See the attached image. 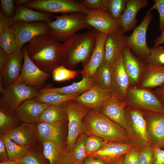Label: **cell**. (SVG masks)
Masks as SVG:
<instances>
[{"label":"cell","mask_w":164,"mask_h":164,"mask_svg":"<svg viewBox=\"0 0 164 164\" xmlns=\"http://www.w3.org/2000/svg\"><path fill=\"white\" fill-rule=\"evenodd\" d=\"M85 15L74 13L53 16L55 20L46 23L50 28V33L60 42H65L79 30L91 27L85 22Z\"/></svg>","instance_id":"obj_4"},{"label":"cell","mask_w":164,"mask_h":164,"mask_svg":"<svg viewBox=\"0 0 164 164\" xmlns=\"http://www.w3.org/2000/svg\"><path fill=\"white\" fill-rule=\"evenodd\" d=\"M81 164H108L105 161L100 159L91 157H87Z\"/></svg>","instance_id":"obj_51"},{"label":"cell","mask_w":164,"mask_h":164,"mask_svg":"<svg viewBox=\"0 0 164 164\" xmlns=\"http://www.w3.org/2000/svg\"><path fill=\"white\" fill-rule=\"evenodd\" d=\"M152 91L162 102L164 98V84L161 86L155 88Z\"/></svg>","instance_id":"obj_52"},{"label":"cell","mask_w":164,"mask_h":164,"mask_svg":"<svg viewBox=\"0 0 164 164\" xmlns=\"http://www.w3.org/2000/svg\"><path fill=\"white\" fill-rule=\"evenodd\" d=\"M149 56L144 61L147 64L157 66H164V46L150 47Z\"/></svg>","instance_id":"obj_40"},{"label":"cell","mask_w":164,"mask_h":164,"mask_svg":"<svg viewBox=\"0 0 164 164\" xmlns=\"http://www.w3.org/2000/svg\"><path fill=\"white\" fill-rule=\"evenodd\" d=\"M9 160L7 150L2 136L0 135V162Z\"/></svg>","instance_id":"obj_49"},{"label":"cell","mask_w":164,"mask_h":164,"mask_svg":"<svg viewBox=\"0 0 164 164\" xmlns=\"http://www.w3.org/2000/svg\"><path fill=\"white\" fill-rule=\"evenodd\" d=\"M124 155L122 156L111 164H123V159Z\"/></svg>","instance_id":"obj_56"},{"label":"cell","mask_w":164,"mask_h":164,"mask_svg":"<svg viewBox=\"0 0 164 164\" xmlns=\"http://www.w3.org/2000/svg\"><path fill=\"white\" fill-rule=\"evenodd\" d=\"M107 142L98 136L92 135L87 136L84 143L86 154L97 152L100 150Z\"/></svg>","instance_id":"obj_41"},{"label":"cell","mask_w":164,"mask_h":164,"mask_svg":"<svg viewBox=\"0 0 164 164\" xmlns=\"http://www.w3.org/2000/svg\"><path fill=\"white\" fill-rule=\"evenodd\" d=\"M128 103L142 110L164 112V105L162 102L149 89L137 87H130L127 94Z\"/></svg>","instance_id":"obj_9"},{"label":"cell","mask_w":164,"mask_h":164,"mask_svg":"<svg viewBox=\"0 0 164 164\" xmlns=\"http://www.w3.org/2000/svg\"><path fill=\"white\" fill-rule=\"evenodd\" d=\"M123 61L130 87H137L140 84L145 68L146 63L137 57L126 46L123 51Z\"/></svg>","instance_id":"obj_18"},{"label":"cell","mask_w":164,"mask_h":164,"mask_svg":"<svg viewBox=\"0 0 164 164\" xmlns=\"http://www.w3.org/2000/svg\"><path fill=\"white\" fill-rule=\"evenodd\" d=\"M141 110L146 120L147 134L151 145L161 148L164 139V112Z\"/></svg>","instance_id":"obj_17"},{"label":"cell","mask_w":164,"mask_h":164,"mask_svg":"<svg viewBox=\"0 0 164 164\" xmlns=\"http://www.w3.org/2000/svg\"><path fill=\"white\" fill-rule=\"evenodd\" d=\"M93 84L94 82L91 77H84L80 81L74 82L68 86L59 88H42L38 92L39 93H53L63 95L81 94L89 90Z\"/></svg>","instance_id":"obj_31"},{"label":"cell","mask_w":164,"mask_h":164,"mask_svg":"<svg viewBox=\"0 0 164 164\" xmlns=\"http://www.w3.org/2000/svg\"><path fill=\"white\" fill-rule=\"evenodd\" d=\"M10 26L15 32L18 48H22L25 43L37 36L50 33L49 26L43 22L19 21Z\"/></svg>","instance_id":"obj_12"},{"label":"cell","mask_w":164,"mask_h":164,"mask_svg":"<svg viewBox=\"0 0 164 164\" xmlns=\"http://www.w3.org/2000/svg\"><path fill=\"white\" fill-rule=\"evenodd\" d=\"M164 84V66H154L146 63L139 87L152 89L159 87Z\"/></svg>","instance_id":"obj_29"},{"label":"cell","mask_w":164,"mask_h":164,"mask_svg":"<svg viewBox=\"0 0 164 164\" xmlns=\"http://www.w3.org/2000/svg\"><path fill=\"white\" fill-rule=\"evenodd\" d=\"M53 16L51 13L34 10L31 8L21 5L16 7L15 15L10 19V25L19 21L29 22H50L54 20L52 19Z\"/></svg>","instance_id":"obj_28"},{"label":"cell","mask_w":164,"mask_h":164,"mask_svg":"<svg viewBox=\"0 0 164 164\" xmlns=\"http://www.w3.org/2000/svg\"><path fill=\"white\" fill-rule=\"evenodd\" d=\"M153 5L147 12H150L153 9H156L159 15V31H162L164 26V0H154Z\"/></svg>","instance_id":"obj_45"},{"label":"cell","mask_w":164,"mask_h":164,"mask_svg":"<svg viewBox=\"0 0 164 164\" xmlns=\"http://www.w3.org/2000/svg\"><path fill=\"white\" fill-rule=\"evenodd\" d=\"M154 153V164H164V150L157 146H153Z\"/></svg>","instance_id":"obj_48"},{"label":"cell","mask_w":164,"mask_h":164,"mask_svg":"<svg viewBox=\"0 0 164 164\" xmlns=\"http://www.w3.org/2000/svg\"><path fill=\"white\" fill-rule=\"evenodd\" d=\"M87 136L82 133L71 150L67 152L57 164H81L87 157L84 143Z\"/></svg>","instance_id":"obj_32"},{"label":"cell","mask_w":164,"mask_h":164,"mask_svg":"<svg viewBox=\"0 0 164 164\" xmlns=\"http://www.w3.org/2000/svg\"><path fill=\"white\" fill-rule=\"evenodd\" d=\"M0 97L14 110L24 102L33 99L39 93L37 89L18 81L0 88Z\"/></svg>","instance_id":"obj_10"},{"label":"cell","mask_w":164,"mask_h":164,"mask_svg":"<svg viewBox=\"0 0 164 164\" xmlns=\"http://www.w3.org/2000/svg\"><path fill=\"white\" fill-rule=\"evenodd\" d=\"M49 105L32 99L22 103L15 110V112L22 122L36 125L39 122V117L42 113Z\"/></svg>","instance_id":"obj_22"},{"label":"cell","mask_w":164,"mask_h":164,"mask_svg":"<svg viewBox=\"0 0 164 164\" xmlns=\"http://www.w3.org/2000/svg\"><path fill=\"white\" fill-rule=\"evenodd\" d=\"M0 164H21L18 161L15 160H8L7 161L1 162Z\"/></svg>","instance_id":"obj_55"},{"label":"cell","mask_w":164,"mask_h":164,"mask_svg":"<svg viewBox=\"0 0 164 164\" xmlns=\"http://www.w3.org/2000/svg\"><path fill=\"white\" fill-rule=\"evenodd\" d=\"M127 0H102L104 11L118 20L125 9Z\"/></svg>","instance_id":"obj_38"},{"label":"cell","mask_w":164,"mask_h":164,"mask_svg":"<svg viewBox=\"0 0 164 164\" xmlns=\"http://www.w3.org/2000/svg\"><path fill=\"white\" fill-rule=\"evenodd\" d=\"M6 134L16 143L32 150L35 149L40 141L36 125L22 122Z\"/></svg>","instance_id":"obj_16"},{"label":"cell","mask_w":164,"mask_h":164,"mask_svg":"<svg viewBox=\"0 0 164 164\" xmlns=\"http://www.w3.org/2000/svg\"><path fill=\"white\" fill-rule=\"evenodd\" d=\"M164 147V139L162 142L161 146V148L162 147Z\"/></svg>","instance_id":"obj_57"},{"label":"cell","mask_w":164,"mask_h":164,"mask_svg":"<svg viewBox=\"0 0 164 164\" xmlns=\"http://www.w3.org/2000/svg\"><path fill=\"white\" fill-rule=\"evenodd\" d=\"M162 103L163 105H164V98L162 99Z\"/></svg>","instance_id":"obj_58"},{"label":"cell","mask_w":164,"mask_h":164,"mask_svg":"<svg viewBox=\"0 0 164 164\" xmlns=\"http://www.w3.org/2000/svg\"><path fill=\"white\" fill-rule=\"evenodd\" d=\"M52 74L54 81L62 82L74 79L77 77L78 72L60 65L52 71Z\"/></svg>","instance_id":"obj_39"},{"label":"cell","mask_w":164,"mask_h":164,"mask_svg":"<svg viewBox=\"0 0 164 164\" xmlns=\"http://www.w3.org/2000/svg\"><path fill=\"white\" fill-rule=\"evenodd\" d=\"M22 123L17 116L15 110L0 97V135L6 134Z\"/></svg>","instance_id":"obj_30"},{"label":"cell","mask_w":164,"mask_h":164,"mask_svg":"<svg viewBox=\"0 0 164 164\" xmlns=\"http://www.w3.org/2000/svg\"><path fill=\"white\" fill-rule=\"evenodd\" d=\"M111 67L112 75L110 94L120 100L127 101L126 94L130 86L123 65V52L117 58Z\"/></svg>","instance_id":"obj_13"},{"label":"cell","mask_w":164,"mask_h":164,"mask_svg":"<svg viewBox=\"0 0 164 164\" xmlns=\"http://www.w3.org/2000/svg\"><path fill=\"white\" fill-rule=\"evenodd\" d=\"M23 5L50 13H81L87 15L89 12V9L82 3L74 0H29Z\"/></svg>","instance_id":"obj_7"},{"label":"cell","mask_w":164,"mask_h":164,"mask_svg":"<svg viewBox=\"0 0 164 164\" xmlns=\"http://www.w3.org/2000/svg\"><path fill=\"white\" fill-rule=\"evenodd\" d=\"M0 11L5 17L12 18L15 15L16 7L15 0H0Z\"/></svg>","instance_id":"obj_44"},{"label":"cell","mask_w":164,"mask_h":164,"mask_svg":"<svg viewBox=\"0 0 164 164\" xmlns=\"http://www.w3.org/2000/svg\"><path fill=\"white\" fill-rule=\"evenodd\" d=\"M68 120L64 104L49 105L42 112L39 122L48 124L64 122Z\"/></svg>","instance_id":"obj_33"},{"label":"cell","mask_w":164,"mask_h":164,"mask_svg":"<svg viewBox=\"0 0 164 164\" xmlns=\"http://www.w3.org/2000/svg\"><path fill=\"white\" fill-rule=\"evenodd\" d=\"M139 152V164H154V153L152 145L142 148Z\"/></svg>","instance_id":"obj_43"},{"label":"cell","mask_w":164,"mask_h":164,"mask_svg":"<svg viewBox=\"0 0 164 164\" xmlns=\"http://www.w3.org/2000/svg\"><path fill=\"white\" fill-rule=\"evenodd\" d=\"M161 32V35L155 40L153 47L159 46L164 43V26Z\"/></svg>","instance_id":"obj_53"},{"label":"cell","mask_w":164,"mask_h":164,"mask_svg":"<svg viewBox=\"0 0 164 164\" xmlns=\"http://www.w3.org/2000/svg\"><path fill=\"white\" fill-rule=\"evenodd\" d=\"M82 133L98 136L107 142L131 144L125 130L97 109H90L84 117Z\"/></svg>","instance_id":"obj_2"},{"label":"cell","mask_w":164,"mask_h":164,"mask_svg":"<svg viewBox=\"0 0 164 164\" xmlns=\"http://www.w3.org/2000/svg\"><path fill=\"white\" fill-rule=\"evenodd\" d=\"M81 94L63 95L53 93H39L33 98L35 101L50 105L63 104L67 102L74 100Z\"/></svg>","instance_id":"obj_36"},{"label":"cell","mask_w":164,"mask_h":164,"mask_svg":"<svg viewBox=\"0 0 164 164\" xmlns=\"http://www.w3.org/2000/svg\"><path fill=\"white\" fill-rule=\"evenodd\" d=\"M148 4L147 0H127L124 10L118 20L125 33L136 27L138 12L141 9L146 7Z\"/></svg>","instance_id":"obj_23"},{"label":"cell","mask_w":164,"mask_h":164,"mask_svg":"<svg viewBox=\"0 0 164 164\" xmlns=\"http://www.w3.org/2000/svg\"><path fill=\"white\" fill-rule=\"evenodd\" d=\"M153 15L147 12L143 19L136 27L129 36H128L126 46L139 59L145 60L150 55V47L147 45L146 36L149 26L151 22Z\"/></svg>","instance_id":"obj_8"},{"label":"cell","mask_w":164,"mask_h":164,"mask_svg":"<svg viewBox=\"0 0 164 164\" xmlns=\"http://www.w3.org/2000/svg\"><path fill=\"white\" fill-rule=\"evenodd\" d=\"M34 150H31L25 156L16 160L21 164H46L43 157Z\"/></svg>","instance_id":"obj_42"},{"label":"cell","mask_w":164,"mask_h":164,"mask_svg":"<svg viewBox=\"0 0 164 164\" xmlns=\"http://www.w3.org/2000/svg\"><path fill=\"white\" fill-rule=\"evenodd\" d=\"M82 3L87 8L90 9L104 10L102 0H83Z\"/></svg>","instance_id":"obj_47"},{"label":"cell","mask_w":164,"mask_h":164,"mask_svg":"<svg viewBox=\"0 0 164 164\" xmlns=\"http://www.w3.org/2000/svg\"><path fill=\"white\" fill-rule=\"evenodd\" d=\"M126 131L131 143L137 147L150 145L146 121L142 111L128 104L125 109Z\"/></svg>","instance_id":"obj_5"},{"label":"cell","mask_w":164,"mask_h":164,"mask_svg":"<svg viewBox=\"0 0 164 164\" xmlns=\"http://www.w3.org/2000/svg\"><path fill=\"white\" fill-rule=\"evenodd\" d=\"M98 32L93 29L83 33H76L63 43L60 65L70 69L80 63L85 65L95 48Z\"/></svg>","instance_id":"obj_3"},{"label":"cell","mask_w":164,"mask_h":164,"mask_svg":"<svg viewBox=\"0 0 164 164\" xmlns=\"http://www.w3.org/2000/svg\"><path fill=\"white\" fill-rule=\"evenodd\" d=\"M24 60L19 77L16 81L39 89L50 77V72L39 68L29 58L25 47L22 48Z\"/></svg>","instance_id":"obj_11"},{"label":"cell","mask_w":164,"mask_h":164,"mask_svg":"<svg viewBox=\"0 0 164 164\" xmlns=\"http://www.w3.org/2000/svg\"><path fill=\"white\" fill-rule=\"evenodd\" d=\"M25 47L29 58L43 71L50 72L60 65L63 43L50 33L34 38Z\"/></svg>","instance_id":"obj_1"},{"label":"cell","mask_w":164,"mask_h":164,"mask_svg":"<svg viewBox=\"0 0 164 164\" xmlns=\"http://www.w3.org/2000/svg\"><path fill=\"white\" fill-rule=\"evenodd\" d=\"M29 0H15V4L16 7L23 5L28 2Z\"/></svg>","instance_id":"obj_54"},{"label":"cell","mask_w":164,"mask_h":164,"mask_svg":"<svg viewBox=\"0 0 164 164\" xmlns=\"http://www.w3.org/2000/svg\"><path fill=\"white\" fill-rule=\"evenodd\" d=\"M68 120V130L66 149L69 151L82 133L84 118L90 110L74 100L63 103Z\"/></svg>","instance_id":"obj_6"},{"label":"cell","mask_w":164,"mask_h":164,"mask_svg":"<svg viewBox=\"0 0 164 164\" xmlns=\"http://www.w3.org/2000/svg\"><path fill=\"white\" fill-rule=\"evenodd\" d=\"M137 148L131 144L117 142H107L100 150L87 154L86 157L100 159L108 164H111L127 152L136 149Z\"/></svg>","instance_id":"obj_20"},{"label":"cell","mask_w":164,"mask_h":164,"mask_svg":"<svg viewBox=\"0 0 164 164\" xmlns=\"http://www.w3.org/2000/svg\"><path fill=\"white\" fill-rule=\"evenodd\" d=\"M44 157L50 164H57L67 152L66 146L59 145L49 141H41Z\"/></svg>","instance_id":"obj_35"},{"label":"cell","mask_w":164,"mask_h":164,"mask_svg":"<svg viewBox=\"0 0 164 164\" xmlns=\"http://www.w3.org/2000/svg\"><path fill=\"white\" fill-rule=\"evenodd\" d=\"M0 135L2 136L4 142L9 160H17L32 150L16 143L11 139L6 134Z\"/></svg>","instance_id":"obj_37"},{"label":"cell","mask_w":164,"mask_h":164,"mask_svg":"<svg viewBox=\"0 0 164 164\" xmlns=\"http://www.w3.org/2000/svg\"><path fill=\"white\" fill-rule=\"evenodd\" d=\"M128 104L127 101L121 100L111 95L103 103L99 110L103 114L126 131L127 125L125 109Z\"/></svg>","instance_id":"obj_19"},{"label":"cell","mask_w":164,"mask_h":164,"mask_svg":"<svg viewBox=\"0 0 164 164\" xmlns=\"http://www.w3.org/2000/svg\"><path fill=\"white\" fill-rule=\"evenodd\" d=\"M127 36L122 28L107 35L104 44V60L111 66L122 53Z\"/></svg>","instance_id":"obj_21"},{"label":"cell","mask_w":164,"mask_h":164,"mask_svg":"<svg viewBox=\"0 0 164 164\" xmlns=\"http://www.w3.org/2000/svg\"><path fill=\"white\" fill-rule=\"evenodd\" d=\"M24 60L22 48H18L9 54L6 64L0 72V88L6 87L18 79Z\"/></svg>","instance_id":"obj_15"},{"label":"cell","mask_w":164,"mask_h":164,"mask_svg":"<svg viewBox=\"0 0 164 164\" xmlns=\"http://www.w3.org/2000/svg\"><path fill=\"white\" fill-rule=\"evenodd\" d=\"M106 36L107 35L98 32L95 46L91 57L80 73L83 77H88L92 78L104 60Z\"/></svg>","instance_id":"obj_24"},{"label":"cell","mask_w":164,"mask_h":164,"mask_svg":"<svg viewBox=\"0 0 164 164\" xmlns=\"http://www.w3.org/2000/svg\"><path fill=\"white\" fill-rule=\"evenodd\" d=\"M9 54L1 47H0V72L4 68L8 58Z\"/></svg>","instance_id":"obj_50"},{"label":"cell","mask_w":164,"mask_h":164,"mask_svg":"<svg viewBox=\"0 0 164 164\" xmlns=\"http://www.w3.org/2000/svg\"><path fill=\"white\" fill-rule=\"evenodd\" d=\"M84 21L98 32L106 35L117 32L121 28L117 20L102 9H89L88 13L85 15Z\"/></svg>","instance_id":"obj_14"},{"label":"cell","mask_w":164,"mask_h":164,"mask_svg":"<svg viewBox=\"0 0 164 164\" xmlns=\"http://www.w3.org/2000/svg\"><path fill=\"white\" fill-rule=\"evenodd\" d=\"M64 122L53 124L39 122L36 124L40 141H50L59 145L66 146L63 126Z\"/></svg>","instance_id":"obj_26"},{"label":"cell","mask_w":164,"mask_h":164,"mask_svg":"<svg viewBox=\"0 0 164 164\" xmlns=\"http://www.w3.org/2000/svg\"><path fill=\"white\" fill-rule=\"evenodd\" d=\"M112 75L111 66L104 60L92 78L94 83L110 93Z\"/></svg>","instance_id":"obj_34"},{"label":"cell","mask_w":164,"mask_h":164,"mask_svg":"<svg viewBox=\"0 0 164 164\" xmlns=\"http://www.w3.org/2000/svg\"><path fill=\"white\" fill-rule=\"evenodd\" d=\"M111 95L94 82L89 90L80 94L74 101L90 109H95L99 108Z\"/></svg>","instance_id":"obj_25"},{"label":"cell","mask_w":164,"mask_h":164,"mask_svg":"<svg viewBox=\"0 0 164 164\" xmlns=\"http://www.w3.org/2000/svg\"><path fill=\"white\" fill-rule=\"evenodd\" d=\"M10 25V19L0 12V47L8 54L18 48L16 35Z\"/></svg>","instance_id":"obj_27"},{"label":"cell","mask_w":164,"mask_h":164,"mask_svg":"<svg viewBox=\"0 0 164 164\" xmlns=\"http://www.w3.org/2000/svg\"><path fill=\"white\" fill-rule=\"evenodd\" d=\"M123 164H139V152L137 149L129 151L124 155Z\"/></svg>","instance_id":"obj_46"}]
</instances>
